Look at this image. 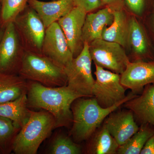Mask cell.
I'll return each mask as SVG.
<instances>
[{
    "label": "cell",
    "mask_w": 154,
    "mask_h": 154,
    "mask_svg": "<svg viewBox=\"0 0 154 154\" xmlns=\"http://www.w3.org/2000/svg\"><path fill=\"white\" fill-rule=\"evenodd\" d=\"M140 154H154V133L146 143Z\"/></svg>",
    "instance_id": "obj_28"
},
{
    "label": "cell",
    "mask_w": 154,
    "mask_h": 154,
    "mask_svg": "<svg viewBox=\"0 0 154 154\" xmlns=\"http://www.w3.org/2000/svg\"><path fill=\"white\" fill-rule=\"evenodd\" d=\"M113 13V22L110 26L104 28L102 39L118 43L123 48L127 47L129 46V21L122 11L117 10Z\"/></svg>",
    "instance_id": "obj_17"
},
{
    "label": "cell",
    "mask_w": 154,
    "mask_h": 154,
    "mask_svg": "<svg viewBox=\"0 0 154 154\" xmlns=\"http://www.w3.org/2000/svg\"><path fill=\"white\" fill-rule=\"evenodd\" d=\"M123 0H100L102 5L113 7L119 6L122 4Z\"/></svg>",
    "instance_id": "obj_29"
},
{
    "label": "cell",
    "mask_w": 154,
    "mask_h": 154,
    "mask_svg": "<svg viewBox=\"0 0 154 154\" xmlns=\"http://www.w3.org/2000/svg\"><path fill=\"white\" fill-rule=\"evenodd\" d=\"M27 93L15 100L0 103V116L9 119L22 128L30 117Z\"/></svg>",
    "instance_id": "obj_18"
},
{
    "label": "cell",
    "mask_w": 154,
    "mask_h": 154,
    "mask_svg": "<svg viewBox=\"0 0 154 154\" xmlns=\"http://www.w3.org/2000/svg\"><path fill=\"white\" fill-rule=\"evenodd\" d=\"M52 1H57V0H52Z\"/></svg>",
    "instance_id": "obj_31"
},
{
    "label": "cell",
    "mask_w": 154,
    "mask_h": 154,
    "mask_svg": "<svg viewBox=\"0 0 154 154\" xmlns=\"http://www.w3.org/2000/svg\"><path fill=\"white\" fill-rule=\"evenodd\" d=\"M75 7L79 8L87 14L98 9L102 5L100 0H71Z\"/></svg>",
    "instance_id": "obj_26"
},
{
    "label": "cell",
    "mask_w": 154,
    "mask_h": 154,
    "mask_svg": "<svg viewBox=\"0 0 154 154\" xmlns=\"http://www.w3.org/2000/svg\"><path fill=\"white\" fill-rule=\"evenodd\" d=\"M19 75L48 87L67 85L65 67L42 54L25 51Z\"/></svg>",
    "instance_id": "obj_4"
},
{
    "label": "cell",
    "mask_w": 154,
    "mask_h": 154,
    "mask_svg": "<svg viewBox=\"0 0 154 154\" xmlns=\"http://www.w3.org/2000/svg\"><path fill=\"white\" fill-rule=\"evenodd\" d=\"M90 139L86 148L87 154H117L119 145L104 124L97 129Z\"/></svg>",
    "instance_id": "obj_19"
},
{
    "label": "cell",
    "mask_w": 154,
    "mask_h": 154,
    "mask_svg": "<svg viewBox=\"0 0 154 154\" xmlns=\"http://www.w3.org/2000/svg\"><path fill=\"white\" fill-rule=\"evenodd\" d=\"M124 107L131 110L135 121L141 125L154 126V85L144 88L140 95H136L124 103Z\"/></svg>",
    "instance_id": "obj_14"
},
{
    "label": "cell",
    "mask_w": 154,
    "mask_h": 154,
    "mask_svg": "<svg viewBox=\"0 0 154 154\" xmlns=\"http://www.w3.org/2000/svg\"><path fill=\"white\" fill-rule=\"evenodd\" d=\"M28 81V107L43 109L51 113L55 119L56 128L70 127L73 121L72 104L82 97L67 85L48 87L37 82Z\"/></svg>",
    "instance_id": "obj_1"
},
{
    "label": "cell",
    "mask_w": 154,
    "mask_h": 154,
    "mask_svg": "<svg viewBox=\"0 0 154 154\" xmlns=\"http://www.w3.org/2000/svg\"><path fill=\"white\" fill-rule=\"evenodd\" d=\"M127 6L132 12L140 15L143 11L145 0H125Z\"/></svg>",
    "instance_id": "obj_27"
},
{
    "label": "cell",
    "mask_w": 154,
    "mask_h": 154,
    "mask_svg": "<svg viewBox=\"0 0 154 154\" xmlns=\"http://www.w3.org/2000/svg\"><path fill=\"white\" fill-rule=\"evenodd\" d=\"M55 128V119L51 113L44 110H30L28 121L16 136L13 151L16 154H36L41 144Z\"/></svg>",
    "instance_id": "obj_3"
},
{
    "label": "cell",
    "mask_w": 154,
    "mask_h": 154,
    "mask_svg": "<svg viewBox=\"0 0 154 154\" xmlns=\"http://www.w3.org/2000/svg\"><path fill=\"white\" fill-rule=\"evenodd\" d=\"M92 61L95 65L121 75L130 62L124 48L115 42L96 39L89 44Z\"/></svg>",
    "instance_id": "obj_8"
},
{
    "label": "cell",
    "mask_w": 154,
    "mask_h": 154,
    "mask_svg": "<svg viewBox=\"0 0 154 154\" xmlns=\"http://www.w3.org/2000/svg\"><path fill=\"white\" fill-rule=\"evenodd\" d=\"M28 5L38 15L45 28L57 22L75 8L71 0H57L44 2L39 0H29Z\"/></svg>",
    "instance_id": "obj_15"
},
{
    "label": "cell",
    "mask_w": 154,
    "mask_h": 154,
    "mask_svg": "<svg viewBox=\"0 0 154 154\" xmlns=\"http://www.w3.org/2000/svg\"><path fill=\"white\" fill-rule=\"evenodd\" d=\"M122 85L133 94H141L148 85H154V61L137 60L130 62L120 75Z\"/></svg>",
    "instance_id": "obj_11"
},
{
    "label": "cell",
    "mask_w": 154,
    "mask_h": 154,
    "mask_svg": "<svg viewBox=\"0 0 154 154\" xmlns=\"http://www.w3.org/2000/svg\"><path fill=\"white\" fill-rule=\"evenodd\" d=\"M48 153L80 154L82 153V150L81 146L70 138L62 134H59L53 139Z\"/></svg>",
    "instance_id": "obj_25"
},
{
    "label": "cell",
    "mask_w": 154,
    "mask_h": 154,
    "mask_svg": "<svg viewBox=\"0 0 154 154\" xmlns=\"http://www.w3.org/2000/svg\"><path fill=\"white\" fill-rule=\"evenodd\" d=\"M137 95L132 92L123 101L108 108L100 106L94 97H80L71 105L73 121L70 134L75 142L88 140L110 113Z\"/></svg>",
    "instance_id": "obj_2"
},
{
    "label": "cell",
    "mask_w": 154,
    "mask_h": 154,
    "mask_svg": "<svg viewBox=\"0 0 154 154\" xmlns=\"http://www.w3.org/2000/svg\"><path fill=\"white\" fill-rule=\"evenodd\" d=\"M42 54L64 67L74 58L65 36L57 22L46 29Z\"/></svg>",
    "instance_id": "obj_10"
},
{
    "label": "cell",
    "mask_w": 154,
    "mask_h": 154,
    "mask_svg": "<svg viewBox=\"0 0 154 154\" xmlns=\"http://www.w3.org/2000/svg\"><path fill=\"white\" fill-rule=\"evenodd\" d=\"M29 0H0V26L5 27L14 22L16 17L24 11Z\"/></svg>",
    "instance_id": "obj_24"
},
{
    "label": "cell",
    "mask_w": 154,
    "mask_h": 154,
    "mask_svg": "<svg viewBox=\"0 0 154 154\" xmlns=\"http://www.w3.org/2000/svg\"><path fill=\"white\" fill-rule=\"evenodd\" d=\"M87 14L85 11L75 7L57 21L66 38L74 58L81 53L84 47L82 33Z\"/></svg>",
    "instance_id": "obj_12"
},
{
    "label": "cell",
    "mask_w": 154,
    "mask_h": 154,
    "mask_svg": "<svg viewBox=\"0 0 154 154\" xmlns=\"http://www.w3.org/2000/svg\"><path fill=\"white\" fill-rule=\"evenodd\" d=\"M14 23L25 51L42 54L46 28L35 11L28 5Z\"/></svg>",
    "instance_id": "obj_6"
},
{
    "label": "cell",
    "mask_w": 154,
    "mask_h": 154,
    "mask_svg": "<svg viewBox=\"0 0 154 154\" xmlns=\"http://www.w3.org/2000/svg\"><path fill=\"white\" fill-rule=\"evenodd\" d=\"M153 125H141L138 131L122 145L119 146L117 154H140L144 146L154 133Z\"/></svg>",
    "instance_id": "obj_21"
},
{
    "label": "cell",
    "mask_w": 154,
    "mask_h": 154,
    "mask_svg": "<svg viewBox=\"0 0 154 154\" xmlns=\"http://www.w3.org/2000/svg\"><path fill=\"white\" fill-rule=\"evenodd\" d=\"M25 52L14 22H10L0 40V74L19 75Z\"/></svg>",
    "instance_id": "obj_9"
},
{
    "label": "cell",
    "mask_w": 154,
    "mask_h": 154,
    "mask_svg": "<svg viewBox=\"0 0 154 154\" xmlns=\"http://www.w3.org/2000/svg\"><path fill=\"white\" fill-rule=\"evenodd\" d=\"M95 66L96 79L92 95L99 105L103 108H108L124 100L127 96L126 89L122 85L120 75Z\"/></svg>",
    "instance_id": "obj_7"
},
{
    "label": "cell",
    "mask_w": 154,
    "mask_h": 154,
    "mask_svg": "<svg viewBox=\"0 0 154 154\" xmlns=\"http://www.w3.org/2000/svg\"><path fill=\"white\" fill-rule=\"evenodd\" d=\"M5 27H2L0 26V40L2 39V37L4 34V30H5Z\"/></svg>",
    "instance_id": "obj_30"
},
{
    "label": "cell",
    "mask_w": 154,
    "mask_h": 154,
    "mask_svg": "<svg viewBox=\"0 0 154 154\" xmlns=\"http://www.w3.org/2000/svg\"><path fill=\"white\" fill-rule=\"evenodd\" d=\"M92 62L89 44L84 42L81 53L65 67L67 86L82 97H93L95 80L92 75Z\"/></svg>",
    "instance_id": "obj_5"
},
{
    "label": "cell",
    "mask_w": 154,
    "mask_h": 154,
    "mask_svg": "<svg viewBox=\"0 0 154 154\" xmlns=\"http://www.w3.org/2000/svg\"><path fill=\"white\" fill-rule=\"evenodd\" d=\"M113 20V11L109 8L87 14L82 33L83 42L89 44L96 39L102 38L104 28L111 25Z\"/></svg>",
    "instance_id": "obj_16"
},
{
    "label": "cell",
    "mask_w": 154,
    "mask_h": 154,
    "mask_svg": "<svg viewBox=\"0 0 154 154\" xmlns=\"http://www.w3.org/2000/svg\"><path fill=\"white\" fill-rule=\"evenodd\" d=\"M0 7H1V6H0Z\"/></svg>",
    "instance_id": "obj_32"
},
{
    "label": "cell",
    "mask_w": 154,
    "mask_h": 154,
    "mask_svg": "<svg viewBox=\"0 0 154 154\" xmlns=\"http://www.w3.org/2000/svg\"><path fill=\"white\" fill-rule=\"evenodd\" d=\"M28 89V81L19 75L0 74V103L17 99Z\"/></svg>",
    "instance_id": "obj_20"
},
{
    "label": "cell",
    "mask_w": 154,
    "mask_h": 154,
    "mask_svg": "<svg viewBox=\"0 0 154 154\" xmlns=\"http://www.w3.org/2000/svg\"><path fill=\"white\" fill-rule=\"evenodd\" d=\"M20 129L11 119L0 116V154L13 151L14 140Z\"/></svg>",
    "instance_id": "obj_22"
},
{
    "label": "cell",
    "mask_w": 154,
    "mask_h": 154,
    "mask_svg": "<svg viewBox=\"0 0 154 154\" xmlns=\"http://www.w3.org/2000/svg\"><path fill=\"white\" fill-rule=\"evenodd\" d=\"M129 46L137 56H142L147 51V42L143 30L137 20L132 17L129 20Z\"/></svg>",
    "instance_id": "obj_23"
},
{
    "label": "cell",
    "mask_w": 154,
    "mask_h": 154,
    "mask_svg": "<svg viewBox=\"0 0 154 154\" xmlns=\"http://www.w3.org/2000/svg\"><path fill=\"white\" fill-rule=\"evenodd\" d=\"M113 111L106 117L103 124L119 146L127 142L139 129L131 110Z\"/></svg>",
    "instance_id": "obj_13"
}]
</instances>
